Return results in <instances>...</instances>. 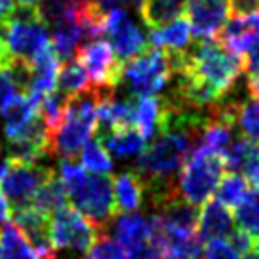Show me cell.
<instances>
[{
	"mask_svg": "<svg viewBox=\"0 0 259 259\" xmlns=\"http://www.w3.org/2000/svg\"><path fill=\"white\" fill-rule=\"evenodd\" d=\"M0 250L2 259H40L21 229L10 221L0 225Z\"/></svg>",
	"mask_w": 259,
	"mask_h": 259,
	"instance_id": "20",
	"label": "cell"
},
{
	"mask_svg": "<svg viewBox=\"0 0 259 259\" xmlns=\"http://www.w3.org/2000/svg\"><path fill=\"white\" fill-rule=\"evenodd\" d=\"M52 46L50 29L34 10L14 8L2 23V48L12 63L31 65Z\"/></svg>",
	"mask_w": 259,
	"mask_h": 259,
	"instance_id": "3",
	"label": "cell"
},
{
	"mask_svg": "<svg viewBox=\"0 0 259 259\" xmlns=\"http://www.w3.org/2000/svg\"><path fill=\"white\" fill-rule=\"evenodd\" d=\"M12 10H14V6L10 0H0V23H4V19L12 14Z\"/></svg>",
	"mask_w": 259,
	"mask_h": 259,
	"instance_id": "35",
	"label": "cell"
},
{
	"mask_svg": "<svg viewBox=\"0 0 259 259\" xmlns=\"http://www.w3.org/2000/svg\"><path fill=\"white\" fill-rule=\"evenodd\" d=\"M231 14H233L231 0H189L187 2V17L196 40L218 38Z\"/></svg>",
	"mask_w": 259,
	"mask_h": 259,
	"instance_id": "12",
	"label": "cell"
},
{
	"mask_svg": "<svg viewBox=\"0 0 259 259\" xmlns=\"http://www.w3.org/2000/svg\"><path fill=\"white\" fill-rule=\"evenodd\" d=\"M251 183L250 179H246L240 174L229 171L223 174V178L219 181L218 189H215V200L221 202L227 208H236L238 204L244 202V198L251 193Z\"/></svg>",
	"mask_w": 259,
	"mask_h": 259,
	"instance_id": "23",
	"label": "cell"
},
{
	"mask_svg": "<svg viewBox=\"0 0 259 259\" xmlns=\"http://www.w3.org/2000/svg\"><path fill=\"white\" fill-rule=\"evenodd\" d=\"M67 202H69L67 189H65L61 178L54 171V174L44 181V185L40 187V191L36 193V198H34L32 206H36V208L40 211H44L46 215H52V213H56L57 210L65 208Z\"/></svg>",
	"mask_w": 259,
	"mask_h": 259,
	"instance_id": "22",
	"label": "cell"
},
{
	"mask_svg": "<svg viewBox=\"0 0 259 259\" xmlns=\"http://www.w3.org/2000/svg\"><path fill=\"white\" fill-rule=\"evenodd\" d=\"M189 0H143L139 16L149 29H156L187 14Z\"/></svg>",
	"mask_w": 259,
	"mask_h": 259,
	"instance_id": "19",
	"label": "cell"
},
{
	"mask_svg": "<svg viewBox=\"0 0 259 259\" xmlns=\"http://www.w3.org/2000/svg\"><path fill=\"white\" fill-rule=\"evenodd\" d=\"M193 29H191L187 14L162 27L151 29L149 32V40L153 44V48L162 50L168 56H178V54L187 52L193 44Z\"/></svg>",
	"mask_w": 259,
	"mask_h": 259,
	"instance_id": "14",
	"label": "cell"
},
{
	"mask_svg": "<svg viewBox=\"0 0 259 259\" xmlns=\"http://www.w3.org/2000/svg\"><path fill=\"white\" fill-rule=\"evenodd\" d=\"M50 259H80V257L76 255V251L61 250V253H57V251H54V253H52V257H50Z\"/></svg>",
	"mask_w": 259,
	"mask_h": 259,
	"instance_id": "36",
	"label": "cell"
},
{
	"mask_svg": "<svg viewBox=\"0 0 259 259\" xmlns=\"http://www.w3.org/2000/svg\"><path fill=\"white\" fill-rule=\"evenodd\" d=\"M109 231L116 242L128 253V259H153L160 250L156 246V221L154 215L139 211L118 213L109 223Z\"/></svg>",
	"mask_w": 259,
	"mask_h": 259,
	"instance_id": "6",
	"label": "cell"
},
{
	"mask_svg": "<svg viewBox=\"0 0 259 259\" xmlns=\"http://www.w3.org/2000/svg\"><path fill=\"white\" fill-rule=\"evenodd\" d=\"M233 120L235 128L244 138L251 139L259 145V97L250 96L244 101H235Z\"/></svg>",
	"mask_w": 259,
	"mask_h": 259,
	"instance_id": "24",
	"label": "cell"
},
{
	"mask_svg": "<svg viewBox=\"0 0 259 259\" xmlns=\"http://www.w3.org/2000/svg\"><path fill=\"white\" fill-rule=\"evenodd\" d=\"M6 65H12V61L8 59V56H6L4 48L0 46V69H2V67H6Z\"/></svg>",
	"mask_w": 259,
	"mask_h": 259,
	"instance_id": "39",
	"label": "cell"
},
{
	"mask_svg": "<svg viewBox=\"0 0 259 259\" xmlns=\"http://www.w3.org/2000/svg\"><path fill=\"white\" fill-rule=\"evenodd\" d=\"M74 59L86 69L94 88L114 90L120 84L122 63L116 59L111 44L103 38L84 42Z\"/></svg>",
	"mask_w": 259,
	"mask_h": 259,
	"instance_id": "10",
	"label": "cell"
},
{
	"mask_svg": "<svg viewBox=\"0 0 259 259\" xmlns=\"http://www.w3.org/2000/svg\"><path fill=\"white\" fill-rule=\"evenodd\" d=\"M96 8H99L103 14L111 12V10H138L141 8L143 0H90Z\"/></svg>",
	"mask_w": 259,
	"mask_h": 259,
	"instance_id": "29",
	"label": "cell"
},
{
	"mask_svg": "<svg viewBox=\"0 0 259 259\" xmlns=\"http://www.w3.org/2000/svg\"><path fill=\"white\" fill-rule=\"evenodd\" d=\"M202 253L204 259H242V253L236 250L231 244V240H227V238L208 242Z\"/></svg>",
	"mask_w": 259,
	"mask_h": 259,
	"instance_id": "28",
	"label": "cell"
},
{
	"mask_svg": "<svg viewBox=\"0 0 259 259\" xmlns=\"http://www.w3.org/2000/svg\"><path fill=\"white\" fill-rule=\"evenodd\" d=\"M225 164L219 154L211 153L204 145H198L189 154L178 176V193L185 202L202 206L215 193L223 178Z\"/></svg>",
	"mask_w": 259,
	"mask_h": 259,
	"instance_id": "4",
	"label": "cell"
},
{
	"mask_svg": "<svg viewBox=\"0 0 259 259\" xmlns=\"http://www.w3.org/2000/svg\"><path fill=\"white\" fill-rule=\"evenodd\" d=\"M223 164L229 168V171L250 178L251 171L259 164V145L248 138H235L223 156Z\"/></svg>",
	"mask_w": 259,
	"mask_h": 259,
	"instance_id": "18",
	"label": "cell"
},
{
	"mask_svg": "<svg viewBox=\"0 0 259 259\" xmlns=\"http://www.w3.org/2000/svg\"><path fill=\"white\" fill-rule=\"evenodd\" d=\"M233 12H250L259 8V0H231Z\"/></svg>",
	"mask_w": 259,
	"mask_h": 259,
	"instance_id": "32",
	"label": "cell"
},
{
	"mask_svg": "<svg viewBox=\"0 0 259 259\" xmlns=\"http://www.w3.org/2000/svg\"><path fill=\"white\" fill-rule=\"evenodd\" d=\"M250 183L253 185V189H257L259 191V164L255 166V170L251 171V176H250Z\"/></svg>",
	"mask_w": 259,
	"mask_h": 259,
	"instance_id": "37",
	"label": "cell"
},
{
	"mask_svg": "<svg viewBox=\"0 0 259 259\" xmlns=\"http://www.w3.org/2000/svg\"><path fill=\"white\" fill-rule=\"evenodd\" d=\"M255 250H257V253H259V236H257V240H255Z\"/></svg>",
	"mask_w": 259,
	"mask_h": 259,
	"instance_id": "41",
	"label": "cell"
},
{
	"mask_svg": "<svg viewBox=\"0 0 259 259\" xmlns=\"http://www.w3.org/2000/svg\"><path fill=\"white\" fill-rule=\"evenodd\" d=\"M101 231L78 210L65 206L50 215V238L54 248L86 253Z\"/></svg>",
	"mask_w": 259,
	"mask_h": 259,
	"instance_id": "8",
	"label": "cell"
},
{
	"mask_svg": "<svg viewBox=\"0 0 259 259\" xmlns=\"http://www.w3.org/2000/svg\"><path fill=\"white\" fill-rule=\"evenodd\" d=\"M69 200L90 223L103 231L116 215L113 179L84 170L73 160H59V174Z\"/></svg>",
	"mask_w": 259,
	"mask_h": 259,
	"instance_id": "1",
	"label": "cell"
},
{
	"mask_svg": "<svg viewBox=\"0 0 259 259\" xmlns=\"http://www.w3.org/2000/svg\"><path fill=\"white\" fill-rule=\"evenodd\" d=\"M218 40L240 59H246L259 48V8L250 12H233Z\"/></svg>",
	"mask_w": 259,
	"mask_h": 259,
	"instance_id": "11",
	"label": "cell"
},
{
	"mask_svg": "<svg viewBox=\"0 0 259 259\" xmlns=\"http://www.w3.org/2000/svg\"><path fill=\"white\" fill-rule=\"evenodd\" d=\"M231 244L235 246L236 250L240 251L242 255L246 253H250L251 248H253V240H251V235L250 233H246L242 229H238V231H233V235H231Z\"/></svg>",
	"mask_w": 259,
	"mask_h": 259,
	"instance_id": "30",
	"label": "cell"
},
{
	"mask_svg": "<svg viewBox=\"0 0 259 259\" xmlns=\"http://www.w3.org/2000/svg\"><path fill=\"white\" fill-rule=\"evenodd\" d=\"M0 259H2V250H0Z\"/></svg>",
	"mask_w": 259,
	"mask_h": 259,
	"instance_id": "42",
	"label": "cell"
},
{
	"mask_svg": "<svg viewBox=\"0 0 259 259\" xmlns=\"http://www.w3.org/2000/svg\"><path fill=\"white\" fill-rule=\"evenodd\" d=\"M244 259H259V253H253V251H250V253H246V255H244Z\"/></svg>",
	"mask_w": 259,
	"mask_h": 259,
	"instance_id": "40",
	"label": "cell"
},
{
	"mask_svg": "<svg viewBox=\"0 0 259 259\" xmlns=\"http://www.w3.org/2000/svg\"><path fill=\"white\" fill-rule=\"evenodd\" d=\"M235 231V215L218 200H208L202 204V210L198 211L196 235L202 242L221 240L233 235Z\"/></svg>",
	"mask_w": 259,
	"mask_h": 259,
	"instance_id": "13",
	"label": "cell"
},
{
	"mask_svg": "<svg viewBox=\"0 0 259 259\" xmlns=\"http://www.w3.org/2000/svg\"><path fill=\"white\" fill-rule=\"evenodd\" d=\"M109 154L114 160L128 162V160H138V156L143 153V149L147 145V139L139 134V130L136 126H126V128H118L109 132L105 136L97 138Z\"/></svg>",
	"mask_w": 259,
	"mask_h": 259,
	"instance_id": "15",
	"label": "cell"
},
{
	"mask_svg": "<svg viewBox=\"0 0 259 259\" xmlns=\"http://www.w3.org/2000/svg\"><path fill=\"white\" fill-rule=\"evenodd\" d=\"M103 36H107V42L122 65L151 48L141 25L132 17L128 10L107 12L103 17Z\"/></svg>",
	"mask_w": 259,
	"mask_h": 259,
	"instance_id": "7",
	"label": "cell"
},
{
	"mask_svg": "<svg viewBox=\"0 0 259 259\" xmlns=\"http://www.w3.org/2000/svg\"><path fill=\"white\" fill-rule=\"evenodd\" d=\"M10 160V158H8ZM54 174L52 168L40 164H27V162L10 160L8 170L0 179V189L8 200L10 208H25L31 206L40 191L44 181Z\"/></svg>",
	"mask_w": 259,
	"mask_h": 259,
	"instance_id": "9",
	"label": "cell"
},
{
	"mask_svg": "<svg viewBox=\"0 0 259 259\" xmlns=\"http://www.w3.org/2000/svg\"><path fill=\"white\" fill-rule=\"evenodd\" d=\"M153 259H183V257H179V255H176V253H170V251H160V253L154 255Z\"/></svg>",
	"mask_w": 259,
	"mask_h": 259,
	"instance_id": "38",
	"label": "cell"
},
{
	"mask_svg": "<svg viewBox=\"0 0 259 259\" xmlns=\"http://www.w3.org/2000/svg\"><path fill=\"white\" fill-rule=\"evenodd\" d=\"M235 223L250 235H259V191L251 189V193L244 198L242 204L236 206Z\"/></svg>",
	"mask_w": 259,
	"mask_h": 259,
	"instance_id": "26",
	"label": "cell"
},
{
	"mask_svg": "<svg viewBox=\"0 0 259 259\" xmlns=\"http://www.w3.org/2000/svg\"><path fill=\"white\" fill-rule=\"evenodd\" d=\"M57 88L67 97H76L90 92L94 86H92L86 69L76 59H71V61L61 63V69L57 74Z\"/></svg>",
	"mask_w": 259,
	"mask_h": 259,
	"instance_id": "21",
	"label": "cell"
},
{
	"mask_svg": "<svg viewBox=\"0 0 259 259\" xmlns=\"http://www.w3.org/2000/svg\"><path fill=\"white\" fill-rule=\"evenodd\" d=\"M101 90L92 88L76 97H69L67 113L54 132H50V154L61 160H73L82 147L97 132V105Z\"/></svg>",
	"mask_w": 259,
	"mask_h": 259,
	"instance_id": "2",
	"label": "cell"
},
{
	"mask_svg": "<svg viewBox=\"0 0 259 259\" xmlns=\"http://www.w3.org/2000/svg\"><path fill=\"white\" fill-rule=\"evenodd\" d=\"M113 191L116 210H120L122 213L138 211L145 204V187L134 171L116 174L113 179Z\"/></svg>",
	"mask_w": 259,
	"mask_h": 259,
	"instance_id": "17",
	"label": "cell"
},
{
	"mask_svg": "<svg viewBox=\"0 0 259 259\" xmlns=\"http://www.w3.org/2000/svg\"><path fill=\"white\" fill-rule=\"evenodd\" d=\"M246 74H248V94L259 97V67L248 71Z\"/></svg>",
	"mask_w": 259,
	"mask_h": 259,
	"instance_id": "31",
	"label": "cell"
},
{
	"mask_svg": "<svg viewBox=\"0 0 259 259\" xmlns=\"http://www.w3.org/2000/svg\"><path fill=\"white\" fill-rule=\"evenodd\" d=\"M14 8H25V10H34L38 6L40 0H10Z\"/></svg>",
	"mask_w": 259,
	"mask_h": 259,
	"instance_id": "34",
	"label": "cell"
},
{
	"mask_svg": "<svg viewBox=\"0 0 259 259\" xmlns=\"http://www.w3.org/2000/svg\"><path fill=\"white\" fill-rule=\"evenodd\" d=\"M174 69L171 59L158 48L145 50L141 56L122 65L120 82L136 97L156 96L168 86Z\"/></svg>",
	"mask_w": 259,
	"mask_h": 259,
	"instance_id": "5",
	"label": "cell"
},
{
	"mask_svg": "<svg viewBox=\"0 0 259 259\" xmlns=\"http://www.w3.org/2000/svg\"><path fill=\"white\" fill-rule=\"evenodd\" d=\"M166 116V103L156 96L138 97L134 109V126L139 134L149 141L153 139L162 128V122Z\"/></svg>",
	"mask_w": 259,
	"mask_h": 259,
	"instance_id": "16",
	"label": "cell"
},
{
	"mask_svg": "<svg viewBox=\"0 0 259 259\" xmlns=\"http://www.w3.org/2000/svg\"><path fill=\"white\" fill-rule=\"evenodd\" d=\"M80 166L84 170L97 174V176H109L114 170L113 156L109 154L105 145L99 139H90L80 151Z\"/></svg>",
	"mask_w": 259,
	"mask_h": 259,
	"instance_id": "25",
	"label": "cell"
},
{
	"mask_svg": "<svg viewBox=\"0 0 259 259\" xmlns=\"http://www.w3.org/2000/svg\"><path fill=\"white\" fill-rule=\"evenodd\" d=\"M10 213H12V208H10L8 200H6V196H4V193H2V189H0V225L8 223Z\"/></svg>",
	"mask_w": 259,
	"mask_h": 259,
	"instance_id": "33",
	"label": "cell"
},
{
	"mask_svg": "<svg viewBox=\"0 0 259 259\" xmlns=\"http://www.w3.org/2000/svg\"><path fill=\"white\" fill-rule=\"evenodd\" d=\"M84 259H128V253L113 236L99 233Z\"/></svg>",
	"mask_w": 259,
	"mask_h": 259,
	"instance_id": "27",
	"label": "cell"
}]
</instances>
